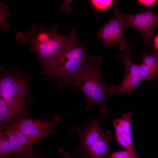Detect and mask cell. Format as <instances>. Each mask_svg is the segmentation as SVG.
Listing matches in <instances>:
<instances>
[{
  "instance_id": "14",
  "label": "cell",
  "mask_w": 158,
  "mask_h": 158,
  "mask_svg": "<svg viewBox=\"0 0 158 158\" xmlns=\"http://www.w3.org/2000/svg\"><path fill=\"white\" fill-rule=\"evenodd\" d=\"M139 65L142 81L152 80L158 77V70L150 67L142 63Z\"/></svg>"
},
{
  "instance_id": "19",
  "label": "cell",
  "mask_w": 158,
  "mask_h": 158,
  "mask_svg": "<svg viewBox=\"0 0 158 158\" xmlns=\"http://www.w3.org/2000/svg\"><path fill=\"white\" fill-rule=\"evenodd\" d=\"M18 158H50L47 155L35 152L30 155L21 157Z\"/></svg>"
},
{
  "instance_id": "11",
  "label": "cell",
  "mask_w": 158,
  "mask_h": 158,
  "mask_svg": "<svg viewBox=\"0 0 158 158\" xmlns=\"http://www.w3.org/2000/svg\"><path fill=\"white\" fill-rule=\"evenodd\" d=\"M11 142L15 158L32 154L34 152L32 147L41 140L26 136L15 127L6 126L3 130Z\"/></svg>"
},
{
  "instance_id": "21",
  "label": "cell",
  "mask_w": 158,
  "mask_h": 158,
  "mask_svg": "<svg viewBox=\"0 0 158 158\" xmlns=\"http://www.w3.org/2000/svg\"><path fill=\"white\" fill-rule=\"evenodd\" d=\"M58 152L63 155V158H75L71 156L68 151L62 148H59L58 150ZM77 158H82L79 157Z\"/></svg>"
},
{
  "instance_id": "1",
  "label": "cell",
  "mask_w": 158,
  "mask_h": 158,
  "mask_svg": "<svg viewBox=\"0 0 158 158\" xmlns=\"http://www.w3.org/2000/svg\"><path fill=\"white\" fill-rule=\"evenodd\" d=\"M97 57L89 54L79 42L76 30L73 29L58 52L42 67L41 72L48 80L55 79L59 88L63 89L78 72Z\"/></svg>"
},
{
  "instance_id": "9",
  "label": "cell",
  "mask_w": 158,
  "mask_h": 158,
  "mask_svg": "<svg viewBox=\"0 0 158 158\" xmlns=\"http://www.w3.org/2000/svg\"><path fill=\"white\" fill-rule=\"evenodd\" d=\"M127 28H132L140 32L147 45L152 43L154 32L158 26V14L150 8L146 11L133 15L123 14Z\"/></svg>"
},
{
  "instance_id": "6",
  "label": "cell",
  "mask_w": 158,
  "mask_h": 158,
  "mask_svg": "<svg viewBox=\"0 0 158 158\" xmlns=\"http://www.w3.org/2000/svg\"><path fill=\"white\" fill-rule=\"evenodd\" d=\"M61 120V117L59 115H55L54 118L50 121L33 119L26 112L14 119L8 125L15 127L26 136L41 140L54 134L56 126Z\"/></svg>"
},
{
  "instance_id": "15",
  "label": "cell",
  "mask_w": 158,
  "mask_h": 158,
  "mask_svg": "<svg viewBox=\"0 0 158 158\" xmlns=\"http://www.w3.org/2000/svg\"><path fill=\"white\" fill-rule=\"evenodd\" d=\"M9 6L2 1L0 2V25L2 30L9 27V24L6 22L7 18L11 16V13L8 10Z\"/></svg>"
},
{
  "instance_id": "23",
  "label": "cell",
  "mask_w": 158,
  "mask_h": 158,
  "mask_svg": "<svg viewBox=\"0 0 158 158\" xmlns=\"http://www.w3.org/2000/svg\"></svg>"
},
{
  "instance_id": "2",
  "label": "cell",
  "mask_w": 158,
  "mask_h": 158,
  "mask_svg": "<svg viewBox=\"0 0 158 158\" xmlns=\"http://www.w3.org/2000/svg\"><path fill=\"white\" fill-rule=\"evenodd\" d=\"M102 59L97 56L78 72L70 81L69 85L79 89L85 96L87 103L85 109L92 107V104H97L100 108V115H109L110 112L106 107L107 97L111 95L110 87L103 80L99 71Z\"/></svg>"
},
{
  "instance_id": "13",
  "label": "cell",
  "mask_w": 158,
  "mask_h": 158,
  "mask_svg": "<svg viewBox=\"0 0 158 158\" xmlns=\"http://www.w3.org/2000/svg\"><path fill=\"white\" fill-rule=\"evenodd\" d=\"M13 118V112L6 102L0 97V130L8 125Z\"/></svg>"
},
{
  "instance_id": "3",
  "label": "cell",
  "mask_w": 158,
  "mask_h": 158,
  "mask_svg": "<svg viewBox=\"0 0 158 158\" xmlns=\"http://www.w3.org/2000/svg\"><path fill=\"white\" fill-rule=\"evenodd\" d=\"M58 26L48 29L42 25H32V30L25 33L17 32L16 39L21 43L28 42L30 51L37 56L42 67L48 63L58 52L67 37L59 32Z\"/></svg>"
},
{
  "instance_id": "12",
  "label": "cell",
  "mask_w": 158,
  "mask_h": 158,
  "mask_svg": "<svg viewBox=\"0 0 158 158\" xmlns=\"http://www.w3.org/2000/svg\"><path fill=\"white\" fill-rule=\"evenodd\" d=\"M0 158H15L9 138L2 130H0Z\"/></svg>"
},
{
  "instance_id": "18",
  "label": "cell",
  "mask_w": 158,
  "mask_h": 158,
  "mask_svg": "<svg viewBox=\"0 0 158 158\" xmlns=\"http://www.w3.org/2000/svg\"><path fill=\"white\" fill-rule=\"evenodd\" d=\"M110 158H134L128 152L124 151L115 152L110 155Z\"/></svg>"
},
{
  "instance_id": "5",
  "label": "cell",
  "mask_w": 158,
  "mask_h": 158,
  "mask_svg": "<svg viewBox=\"0 0 158 158\" xmlns=\"http://www.w3.org/2000/svg\"><path fill=\"white\" fill-rule=\"evenodd\" d=\"M13 71L4 70L0 73V97L13 112V118L11 121L27 112L29 103V88L27 81L22 76Z\"/></svg>"
},
{
  "instance_id": "17",
  "label": "cell",
  "mask_w": 158,
  "mask_h": 158,
  "mask_svg": "<svg viewBox=\"0 0 158 158\" xmlns=\"http://www.w3.org/2000/svg\"><path fill=\"white\" fill-rule=\"evenodd\" d=\"M90 1L92 5L97 9L104 10L109 8L112 5L114 1L111 0H92Z\"/></svg>"
},
{
  "instance_id": "20",
  "label": "cell",
  "mask_w": 158,
  "mask_h": 158,
  "mask_svg": "<svg viewBox=\"0 0 158 158\" xmlns=\"http://www.w3.org/2000/svg\"><path fill=\"white\" fill-rule=\"evenodd\" d=\"M137 1L140 3L149 7L156 3L158 1L156 0H138Z\"/></svg>"
},
{
  "instance_id": "10",
  "label": "cell",
  "mask_w": 158,
  "mask_h": 158,
  "mask_svg": "<svg viewBox=\"0 0 158 158\" xmlns=\"http://www.w3.org/2000/svg\"><path fill=\"white\" fill-rule=\"evenodd\" d=\"M134 111H128L122 117L114 119L113 122L116 141L134 158H140L134 148L131 132V119Z\"/></svg>"
},
{
  "instance_id": "7",
  "label": "cell",
  "mask_w": 158,
  "mask_h": 158,
  "mask_svg": "<svg viewBox=\"0 0 158 158\" xmlns=\"http://www.w3.org/2000/svg\"><path fill=\"white\" fill-rule=\"evenodd\" d=\"M113 18L97 33V37L102 40L104 46L118 45L120 49L124 51L128 45L123 37V32L127 28L123 14L117 7L113 9Z\"/></svg>"
},
{
  "instance_id": "4",
  "label": "cell",
  "mask_w": 158,
  "mask_h": 158,
  "mask_svg": "<svg viewBox=\"0 0 158 158\" xmlns=\"http://www.w3.org/2000/svg\"><path fill=\"white\" fill-rule=\"evenodd\" d=\"M99 117L93 118L89 122L87 127L74 124L71 130L78 135L79 145L74 151V154L82 158H105L109 153L108 148L112 141V133L103 132L100 127Z\"/></svg>"
},
{
  "instance_id": "16",
  "label": "cell",
  "mask_w": 158,
  "mask_h": 158,
  "mask_svg": "<svg viewBox=\"0 0 158 158\" xmlns=\"http://www.w3.org/2000/svg\"><path fill=\"white\" fill-rule=\"evenodd\" d=\"M141 55L142 57V63L150 67L158 70V52L149 54L142 53Z\"/></svg>"
},
{
  "instance_id": "22",
  "label": "cell",
  "mask_w": 158,
  "mask_h": 158,
  "mask_svg": "<svg viewBox=\"0 0 158 158\" xmlns=\"http://www.w3.org/2000/svg\"><path fill=\"white\" fill-rule=\"evenodd\" d=\"M154 48L158 52V34L156 35L154 38Z\"/></svg>"
},
{
  "instance_id": "8",
  "label": "cell",
  "mask_w": 158,
  "mask_h": 158,
  "mask_svg": "<svg viewBox=\"0 0 158 158\" xmlns=\"http://www.w3.org/2000/svg\"><path fill=\"white\" fill-rule=\"evenodd\" d=\"M131 51V48H129L123 54L114 55L123 61L126 70L125 76L121 85L117 87L114 84L109 86L111 95L114 94L126 95L135 93L137 86L142 81L139 65L133 63L130 59Z\"/></svg>"
}]
</instances>
